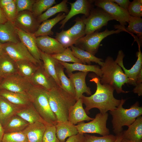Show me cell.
I'll list each match as a JSON object with an SVG mask.
<instances>
[{"label":"cell","instance_id":"obj_1","mask_svg":"<svg viewBox=\"0 0 142 142\" xmlns=\"http://www.w3.org/2000/svg\"><path fill=\"white\" fill-rule=\"evenodd\" d=\"M91 78L90 81L94 82L97 85L96 92L90 96L83 95L81 98L85 106L84 109L87 114H89V111L93 108L98 109L102 114L116 109L120 103L121 99H117L114 97V88L108 85L101 84L100 78L97 76Z\"/></svg>","mask_w":142,"mask_h":142},{"label":"cell","instance_id":"obj_2","mask_svg":"<svg viewBox=\"0 0 142 142\" xmlns=\"http://www.w3.org/2000/svg\"><path fill=\"white\" fill-rule=\"evenodd\" d=\"M47 96L57 122L68 121L69 110L77 101L75 97L58 86L48 90Z\"/></svg>","mask_w":142,"mask_h":142},{"label":"cell","instance_id":"obj_3","mask_svg":"<svg viewBox=\"0 0 142 142\" xmlns=\"http://www.w3.org/2000/svg\"><path fill=\"white\" fill-rule=\"evenodd\" d=\"M102 75L100 83L112 87L118 94L129 92L122 89V86L128 83L129 80L121 67L113 58L108 57L101 65Z\"/></svg>","mask_w":142,"mask_h":142},{"label":"cell","instance_id":"obj_4","mask_svg":"<svg viewBox=\"0 0 142 142\" xmlns=\"http://www.w3.org/2000/svg\"><path fill=\"white\" fill-rule=\"evenodd\" d=\"M125 100L122 98L120 103L116 109L109 111L112 116L111 122L113 131L115 136L122 133L123 126L128 127L138 117L142 114V107L139 106L138 102H136L129 108L126 109L123 107Z\"/></svg>","mask_w":142,"mask_h":142},{"label":"cell","instance_id":"obj_5","mask_svg":"<svg viewBox=\"0 0 142 142\" xmlns=\"http://www.w3.org/2000/svg\"><path fill=\"white\" fill-rule=\"evenodd\" d=\"M48 90L33 86L27 92L31 103L42 118L50 125H55L56 117L51 110L47 96Z\"/></svg>","mask_w":142,"mask_h":142},{"label":"cell","instance_id":"obj_6","mask_svg":"<svg viewBox=\"0 0 142 142\" xmlns=\"http://www.w3.org/2000/svg\"><path fill=\"white\" fill-rule=\"evenodd\" d=\"M123 31L118 29L116 30H109L106 29L101 32H95L86 35L78 39L75 44L77 47L86 51L93 55L97 52L102 41L108 36L119 33Z\"/></svg>","mask_w":142,"mask_h":142},{"label":"cell","instance_id":"obj_7","mask_svg":"<svg viewBox=\"0 0 142 142\" xmlns=\"http://www.w3.org/2000/svg\"><path fill=\"white\" fill-rule=\"evenodd\" d=\"M108 114L100 113L97 114L94 119L87 123L84 121L75 125L78 133L84 134L86 133H96L102 136L109 134L110 130L106 126Z\"/></svg>","mask_w":142,"mask_h":142},{"label":"cell","instance_id":"obj_8","mask_svg":"<svg viewBox=\"0 0 142 142\" xmlns=\"http://www.w3.org/2000/svg\"><path fill=\"white\" fill-rule=\"evenodd\" d=\"M82 18L85 26V35L95 32L106 25L109 21L113 20L104 10L97 7L92 8L89 16Z\"/></svg>","mask_w":142,"mask_h":142},{"label":"cell","instance_id":"obj_9","mask_svg":"<svg viewBox=\"0 0 142 142\" xmlns=\"http://www.w3.org/2000/svg\"><path fill=\"white\" fill-rule=\"evenodd\" d=\"M94 2L95 6L104 10L113 20L118 21L121 27L125 28L130 16L127 11L110 0H96Z\"/></svg>","mask_w":142,"mask_h":142},{"label":"cell","instance_id":"obj_10","mask_svg":"<svg viewBox=\"0 0 142 142\" xmlns=\"http://www.w3.org/2000/svg\"><path fill=\"white\" fill-rule=\"evenodd\" d=\"M4 53L15 61L27 60L37 65H41L29 52L24 44L20 41L17 43H7L2 44Z\"/></svg>","mask_w":142,"mask_h":142},{"label":"cell","instance_id":"obj_11","mask_svg":"<svg viewBox=\"0 0 142 142\" xmlns=\"http://www.w3.org/2000/svg\"><path fill=\"white\" fill-rule=\"evenodd\" d=\"M32 86L28 79L16 74L3 79L0 83V89L27 94Z\"/></svg>","mask_w":142,"mask_h":142},{"label":"cell","instance_id":"obj_12","mask_svg":"<svg viewBox=\"0 0 142 142\" xmlns=\"http://www.w3.org/2000/svg\"><path fill=\"white\" fill-rule=\"evenodd\" d=\"M139 51L136 53L138 57L135 64L130 69H127L124 67L123 63V59L124 56L123 51L119 50L118 53L117 58L115 61L123 69L124 73L128 79V84L135 86L136 78L140 73L142 71V53L140 49L141 45L138 44Z\"/></svg>","mask_w":142,"mask_h":142},{"label":"cell","instance_id":"obj_13","mask_svg":"<svg viewBox=\"0 0 142 142\" xmlns=\"http://www.w3.org/2000/svg\"><path fill=\"white\" fill-rule=\"evenodd\" d=\"M14 23L18 28L31 34L35 33L40 25L32 12L27 10L18 13Z\"/></svg>","mask_w":142,"mask_h":142},{"label":"cell","instance_id":"obj_14","mask_svg":"<svg viewBox=\"0 0 142 142\" xmlns=\"http://www.w3.org/2000/svg\"><path fill=\"white\" fill-rule=\"evenodd\" d=\"M94 0H77L73 3H69L71 8L65 18L60 22V29L63 28L67 22L73 17L78 14H83L85 17L89 15L92 9V4Z\"/></svg>","mask_w":142,"mask_h":142},{"label":"cell","instance_id":"obj_15","mask_svg":"<svg viewBox=\"0 0 142 142\" xmlns=\"http://www.w3.org/2000/svg\"><path fill=\"white\" fill-rule=\"evenodd\" d=\"M36 42L40 51L50 55L61 53L66 49L55 38L48 36L36 37Z\"/></svg>","mask_w":142,"mask_h":142},{"label":"cell","instance_id":"obj_16","mask_svg":"<svg viewBox=\"0 0 142 142\" xmlns=\"http://www.w3.org/2000/svg\"><path fill=\"white\" fill-rule=\"evenodd\" d=\"M88 73L80 72L67 73L75 89V98L76 101L80 98L84 93L89 95H92L91 89L87 86L85 82L86 76Z\"/></svg>","mask_w":142,"mask_h":142},{"label":"cell","instance_id":"obj_17","mask_svg":"<svg viewBox=\"0 0 142 142\" xmlns=\"http://www.w3.org/2000/svg\"><path fill=\"white\" fill-rule=\"evenodd\" d=\"M29 80L33 86L41 87L48 91L58 86L55 81L45 73L42 65Z\"/></svg>","mask_w":142,"mask_h":142},{"label":"cell","instance_id":"obj_18","mask_svg":"<svg viewBox=\"0 0 142 142\" xmlns=\"http://www.w3.org/2000/svg\"><path fill=\"white\" fill-rule=\"evenodd\" d=\"M17 33L20 41L25 46L33 57L42 64L40 50L37 46L36 37L34 34L26 32L18 28Z\"/></svg>","mask_w":142,"mask_h":142},{"label":"cell","instance_id":"obj_19","mask_svg":"<svg viewBox=\"0 0 142 142\" xmlns=\"http://www.w3.org/2000/svg\"><path fill=\"white\" fill-rule=\"evenodd\" d=\"M80 98L70 108L68 113V121L74 125L80 122L92 120L94 118L89 116L85 112L83 106Z\"/></svg>","mask_w":142,"mask_h":142},{"label":"cell","instance_id":"obj_20","mask_svg":"<svg viewBox=\"0 0 142 142\" xmlns=\"http://www.w3.org/2000/svg\"><path fill=\"white\" fill-rule=\"evenodd\" d=\"M18 28L14 24L8 21L0 24V42L17 43L20 41L17 33Z\"/></svg>","mask_w":142,"mask_h":142},{"label":"cell","instance_id":"obj_21","mask_svg":"<svg viewBox=\"0 0 142 142\" xmlns=\"http://www.w3.org/2000/svg\"><path fill=\"white\" fill-rule=\"evenodd\" d=\"M123 139L131 142H142V116L138 117L128 127L126 130L123 131Z\"/></svg>","mask_w":142,"mask_h":142},{"label":"cell","instance_id":"obj_22","mask_svg":"<svg viewBox=\"0 0 142 142\" xmlns=\"http://www.w3.org/2000/svg\"><path fill=\"white\" fill-rule=\"evenodd\" d=\"M23 107L12 104L0 96V122L2 126H4L8 120Z\"/></svg>","mask_w":142,"mask_h":142},{"label":"cell","instance_id":"obj_23","mask_svg":"<svg viewBox=\"0 0 142 142\" xmlns=\"http://www.w3.org/2000/svg\"><path fill=\"white\" fill-rule=\"evenodd\" d=\"M46 126L43 123L36 122L29 124L22 131L27 136L28 142H42Z\"/></svg>","mask_w":142,"mask_h":142},{"label":"cell","instance_id":"obj_24","mask_svg":"<svg viewBox=\"0 0 142 142\" xmlns=\"http://www.w3.org/2000/svg\"><path fill=\"white\" fill-rule=\"evenodd\" d=\"M16 115L29 124L39 122L43 123L46 126L52 125L48 124L42 118L31 103L20 109Z\"/></svg>","mask_w":142,"mask_h":142},{"label":"cell","instance_id":"obj_25","mask_svg":"<svg viewBox=\"0 0 142 142\" xmlns=\"http://www.w3.org/2000/svg\"><path fill=\"white\" fill-rule=\"evenodd\" d=\"M66 69L67 73H72L75 71H79L81 72H92L100 78L102 73L99 67L97 65H86L79 63H69L67 62L58 61Z\"/></svg>","mask_w":142,"mask_h":142},{"label":"cell","instance_id":"obj_26","mask_svg":"<svg viewBox=\"0 0 142 142\" xmlns=\"http://www.w3.org/2000/svg\"><path fill=\"white\" fill-rule=\"evenodd\" d=\"M0 96L15 105L24 107L31 104L27 94L13 92L0 89Z\"/></svg>","mask_w":142,"mask_h":142},{"label":"cell","instance_id":"obj_27","mask_svg":"<svg viewBox=\"0 0 142 142\" xmlns=\"http://www.w3.org/2000/svg\"><path fill=\"white\" fill-rule=\"evenodd\" d=\"M17 74L15 62L3 53L0 55V78Z\"/></svg>","mask_w":142,"mask_h":142},{"label":"cell","instance_id":"obj_28","mask_svg":"<svg viewBox=\"0 0 142 142\" xmlns=\"http://www.w3.org/2000/svg\"><path fill=\"white\" fill-rule=\"evenodd\" d=\"M55 126L56 136L60 142H65L67 138L78 133L75 125L68 121L58 122Z\"/></svg>","mask_w":142,"mask_h":142},{"label":"cell","instance_id":"obj_29","mask_svg":"<svg viewBox=\"0 0 142 142\" xmlns=\"http://www.w3.org/2000/svg\"><path fill=\"white\" fill-rule=\"evenodd\" d=\"M65 13H60L55 17L47 20L40 24L37 31L34 34L36 37L40 36L53 35V32L52 30L53 27L58 23L64 19L65 17Z\"/></svg>","mask_w":142,"mask_h":142},{"label":"cell","instance_id":"obj_30","mask_svg":"<svg viewBox=\"0 0 142 142\" xmlns=\"http://www.w3.org/2000/svg\"><path fill=\"white\" fill-rule=\"evenodd\" d=\"M40 52L41 59L43 62L42 67L44 70L49 77L55 81L57 85L60 87L61 83L57 76L55 69L57 60L50 55L40 50Z\"/></svg>","mask_w":142,"mask_h":142},{"label":"cell","instance_id":"obj_31","mask_svg":"<svg viewBox=\"0 0 142 142\" xmlns=\"http://www.w3.org/2000/svg\"><path fill=\"white\" fill-rule=\"evenodd\" d=\"M128 27L126 28H122L119 25H115V29H122L130 34H136L138 38L139 42L141 45L142 42V19L130 16L128 22Z\"/></svg>","mask_w":142,"mask_h":142},{"label":"cell","instance_id":"obj_32","mask_svg":"<svg viewBox=\"0 0 142 142\" xmlns=\"http://www.w3.org/2000/svg\"><path fill=\"white\" fill-rule=\"evenodd\" d=\"M70 48L74 56L80 60L83 64L90 65L92 62L98 63L100 66L103 64V60L97 57L89 52L73 45Z\"/></svg>","mask_w":142,"mask_h":142},{"label":"cell","instance_id":"obj_33","mask_svg":"<svg viewBox=\"0 0 142 142\" xmlns=\"http://www.w3.org/2000/svg\"><path fill=\"white\" fill-rule=\"evenodd\" d=\"M64 68L63 67L57 60L55 69L57 76L61 83L60 87L75 97V92L74 88L69 78L65 74Z\"/></svg>","mask_w":142,"mask_h":142},{"label":"cell","instance_id":"obj_34","mask_svg":"<svg viewBox=\"0 0 142 142\" xmlns=\"http://www.w3.org/2000/svg\"><path fill=\"white\" fill-rule=\"evenodd\" d=\"M17 74L29 79L34 74L39 66L27 60L15 61Z\"/></svg>","mask_w":142,"mask_h":142},{"label":"cell","instance_id":"obj_35","mask_svg":"<svg viewBox=\"0 0 142 142\" xmlns=\"http://www.w3.org/2000/svg\"><path fill=\"white\" fill-rule=\"evenodd\" d=\"M29 123L15 115L11 118L4 126V133L22 131Z\"/></svg>","mask_w":142,"mask_h":142},{"label":"cell","instance_id":"obj_36","mask_svg":"<svg viewBox=\"0 0 142 142\" xmlns=\"http://www.w3.org/2000/svg\"><path fill=\"white\" fill-rule=\"evenodd\" d=\"M68 0H63L59 3L50 7L44 13L37 18L38 22H42L47 20L56 14L60 12L68 13L69 12L67 3Z\"/></svg>","mask_w":142,"mask_h":142},{"label":"cell","instance_id":"obj_37","mask_svg":"<svg viewBox=\"0 0 142 142\" xmlns=\"http://www.w3.org/2000/svg\"><path fill=\"white\" fill-rule=\"evenodd\" d=\"M75 21L74 24L65 31L68 36L76 42L78 39L85 35V26L82 18H77Z\"/></svg>","mask_w":142,"mask_h":142},{"label":"cell","instance_id":"obj_38","mask_svg":"<svg viewBox=\"0 0 142 142\" xmlns=\"http://www.w3.org/2000/svg\"><path fill=\"white\" fill-rule=\"evenodd\" d=\"M55 0H36L33 4L32 12L36 18L56 3Z\"/></svg>","mask_w":142,"mask_h":142},{"label":"cell","instance_id":"obj_39","mask_svg":"<svg viewBox=\"0 0 142 142\" xmlns=\"http://www.w3.org/2000/svg\"><path fill=\"white\" fill-rule=\"evenodd\" d=\"M57 60L63 62H72L74 63L83 64L73 55L70 48H66L62 52L50 55Z\"/></svg>","mask_w":142,"mask_h":142},{"label":"cell","instance_id":"obj_40","mask_svg":"<svg viewBox=\"0 0 142 142\" xmlns=\"http://www.w3.org/2000/svg\"><path fill=\"white\" fill-rule=\"evenodd\" d=\"M1 142H28L23 131L4 133Z\"/></svg>","mask_w":142,"mask_h":142},{"label":"cell","instance_id":"obj_41","mask_svg":"<svg viewBox=\"0 0 142 142\" xmlns=\"http://www.w3.org/2000/svg\"><path fill=\"white\" fill-rule=\"evenodd\" d=\"M42 142H60L57 138L55 126H46L42 139Z\"/></svg>","mask_w":142,"mask_h":142},{"label":"cell","instance_id":"obj_42","mask_svg":"<svg viewBox=\"0 0 142 142\" xmlns=\"http://www.w3.org/2000/svg\"><path fill=\"white\" fill-rule=\"evenodd\" d=\"M128 12L131 16L141 18L142 16V0H134L130 2Z\"/></svg>","mask_w":142,"mask_h":142},{"label":"cell","instance_id":"obj_43","mask_svg":"<svg viewBox=\"0 0 142 142\" xmlns=\"http://www.w3.org/2000/svg\"><path fill=\"white\" fill-rule=\"evenodd\" d=\"M57 39L65 48L70 47L75 44L76 41L70 38L63 29L59 32H57L55 36Z\"/></svg>","mask_w":142,"mask_h":142},{"label":"cell","instance_id":"obj_44","mask_svg":"<svg viewBox=\"0 0 142 142\" xmlns=\"http://www.w3.org/2000/svg\"><path fill=\"white\" fill-rule=\"evenodd\" d=\"M84 134V142H113L116 138V136L111 134L102 136L92 135L86 133Z\"/></svg>","mask_w":142,"mask_h":142},{"label":"cell","instance_id":"obj_45","mask_svg":"<svg viewBox=\"0 0 142 142\" xmlns=\"http://www.w3.org/2000/svg\"><path fill=\"white\" fill-rule=\"evenodd\" d=\"M2 9L7 20L14 23L17 14L16 0H13Z\"/></svg>","mask_w":142,"mask_h":142},{"label":"cell","instance_id":"obj_46","mask_svg":"<svg viewBox=\"0 0 142 142\" xmlns=\"http://www.w3.org/2000/svg\"><path fill=\"white\" fill-rule=\"evenodd\" d=\"M35 1L36 0H16L17 13L24 11H32L33 5Z\"/></svg>","mask_w":142,"mask_h":142},{"label":"cell","instance_id":"obj_47","mask_svg":"<svg viewBox=\"0 0 142 142\" xmlns=\"http://www.w3.org/2000/svg\"><path fill=\"white\" fill-rule=\"evenodd\" d=\"M84 134L78 133L69 137L65 142H84Z\"/></svg>","mask_w":142,"mask_h":142},{"label":"cell","instance_id":"obj_48","mask_svg":"<svg viewBox=\"0 0 142 142\" xmlns=\"http://www.w3.org/2000/svg\"><path fill=\"white\" fill-rule=\"evenodd\" d=\"M116 3L120 7L128 11L130 3L129 0H110Z\"/></svg>","mask_w":142,"mask_h":142},{"label":"cell","instance_id":"obj_49","mask_svg":"<svg viewBox=\"0 0 142 142\" xmlns=\"http://www.w3.org/2000/svg\"><path fill=\"white\" fill-rule=\"evenodd\" d=\"M134 93H137L139 96L142 95V83L136 84L133 90Z\"/></svg>","mask_w":142,"mask_h":142},{"label":"cell","instance_id":"obj_50","mask_svg":"<svg viewBox=\"0 0 142 142\" xmlns=\"http://www.w3.org/2000/svg\"><path fill=\"white\" fill-rule=\"evenodd\" d=\"M7 21L2 9L0 7V24L4 23Z\"/></svg>","mask_w":142,"mask_h":142},{"label":"cell","instance_id":"obj_51","mask_svg":"<svg viewBox=\"0 0 142 142\" xmlns=\"http://www.w3.org/2000/svg\"><path fill=\"white\" fill-rule=\"evenodd\" d=\"M13 0H0V7L2 9Z\"/></svg>","mask_w":142,"mask_h":142},{"label":"cell","instance_id":"obj_52","mask_svg":"<svg viewBox=\"0 0 142 142\" xmlns=\"http://www.w3.org/2000/svg\"><path fill=\"white\" fill-rule=\"evenodd\" d=\"M4 134V129L0 122V142H1L2 140Z\"/></svg>","mask_w":142,"mask_h":142},{"label":"cell","instance_id":"obj_53","mask_svg":"<svg viewBox=\"0 0 142 142\" xmlns=\"http://www.w3.org/2000/svg\"><path fill=\"white\" fill-rule=\"evenodd\" d=\"M116 138L115 140L113 142H121L123 138L122 135V133L116 136Z\"/></svg>","mask_w":142,"mask_h":142},{"label":"cell","instance_id":"obj_54","mask_svg":"<svg viewBox=\"0 0 142 142\" xmlns=\"http://www.w3.org/2000/svg\"><path fill=\"white\" fill-rule=\"evenodd\" d=\"M2 44L0 42V55L4 53L3 50Z\"/></svg>","mask_w":142,"mask_h":142},{"label":"cell","instance_id":"obj_55","mask_svg":"<svg viewBox=\"0 0 142 142\" xmlns=\"http://www.w3.org/2000/svg\"><path fill=\"white\" fill-rule=\"evenodd\" d=\"M121 142H131L123 138Z\"/></svg>","mask_w":142,"mask_h":142},{"label":"cell","instance_id":"obj_56","mask_svg":"<svg viewBox=\"0 0 142 142\" xmlns=\"http://www.w3.org/2000/svg\"><path fill=\"white\" fill-rule=\"evenodd\" d=\"M1 79H2L0 78V83L1 82V81H1Z\"/></svg>","mask_w":142,"mask_h":142}]
</instances>
